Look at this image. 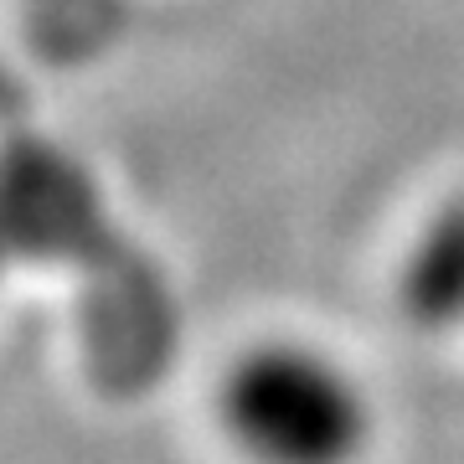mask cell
<instances>
[{"label": "cell", "instance_id": "obj_2", "mask_svg": "<svg viewBox=\"0 0 464 464\" xmlns=\"http://www.w3.org/2000/svg\"><path fill=\"white\" fill-rule=\"evenodd\" d=\"M402 315L418 331H464V197L413 237L398 274Z\"/></svg>", "mask_w": 464, "mask_h": 464}, {"label": "cell", "instance_id": "obj_3", "mask_svg": "<svg viewBox=\"0 0 464 464\" xmlns=\"http://www.w3.org/2000/svg\"><path fill=\"white\" fill-rule=\"evenodd\" d=\"M0 279H5V237H0Z\"/></svg>", "mask_w": 464, "mask_h": 464}, {"label": "cell", "instance_id": "obj_1", "mask_svg": "<svg viewBox=\"0 0 464 464\" xmlns=\"http://www.w3.org/2000/svg\"><path fill=\"white\" fill-rule=\"evenodd\" d=\"M212 423L237 464H366L377 402L346 356L310 335L237 346L212 387Z\"/></svg>", "mask_w": 464, "mask_h": 464}]
</instances>
